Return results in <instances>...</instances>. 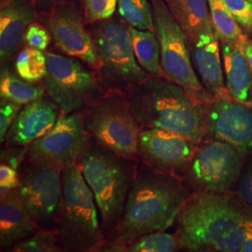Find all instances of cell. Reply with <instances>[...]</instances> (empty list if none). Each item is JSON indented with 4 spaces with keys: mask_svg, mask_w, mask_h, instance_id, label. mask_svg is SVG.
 Masks as SVG:
<instances>
[{
    "mask_svg": "<svg viewBox=\"0 0 252 252\" xmlns=\"http://www.w3.org/2000/svg\"><path fill=\"white\" fill-rule=\"evenodd\" d=\"M241 252H252V220H249L247 224L246 239L240 250Z\"/></svg>",
    "mask_w": 252,
    "mask_h": 252,
    "instance_id": "d590c367",
    "label": "cell"
},
{
    "mask_svg": "<svg viewBox=\"0 0 252 252\" xmlns=\"http://www.w3.org/2000/svg\"><path fill=\"white\" fill-rule=\"evenodd\" d=\"M90 33L99 60L95 74L105 90L126 92L149 76L136 61L129 27L108 19Z\"/></svg>",
    "mask_w": 252,
    "mask_h": 252,
    "instance_id": "52a82bcc",
    "label": "cell"
},
{
    "mask_svg": "<svg viewBox=\"0 0 252 252\" xmlns=\"http://www.w3.org/2000/svg\"><path fill=\"white\" fill-rule=\"evenodd\" d=\"M0 200V248L7 251L39 228L24 203L20 188Z\"/></svg>",
    "mask_w": 252,
    "mask_h": 252,
    "instance_id": "d6986e66",
    "label": "cell"
},
{
    "mask_svg": "<svg viewBox=\"0 0 252 252\" xmlns=\"http://www.w3.org/2000/svg\"><path fill=\"white\" fill-rule=\"evenodd\" d=\"M248 36L243 34L236 41L221 43L226 88L232 98L249 104L252 99V72L245 45Z\"/></svg>",
    "mask_w": 252,
    "mask_h": 252,
    "instance_id": "ffe728a7",
    "label": "cell"
},
{
    "mask_svg": "<svg viewBox=\"0 0 252 252\" xmlns=\"http://www.w3.org/2000/svg\"><path fill=\"white\" fill-rule=\"evenodd\" d=\"M13 252H63L54 230L38 229L26 239L15 244L10 250Z\"/></svg>",
    "mask_w": 252,
    "mask_h": 252,
    "instance_id": "83f0119b",
    "label": "cell"
},
{
    "mask_svg": "<svg viewBox=\"0 0 252 252\" xmlns=\"http://www.w3.org/2000/svg\"><path fill=\"white\" fill-rule=\"evenodd\" d=\"M220 140L242 154L252 151V107L224 96L207 107L204 140Z\"/></svg>",
    "mask_w": 252,
    "mask_h": 252,
    "instance_id": "5bb4252c",
    "label": "cell"
},
{
    "mask_svg": "<svg viewBox=\"0 0 252 252\" xmlns=\"http://www.w3.org/2000/svg\"><path fill=\"white\" fill-rule=\"evenodd\" d=\"M250 1H251V2H252V0H250Z\"/></svg>",
    "mask_w": 252,
    "mask_h": 252,
    "instance_id": "f35d334b",
    "label": "cell"
},
{
    "mask_svg": "<svg viewBox=\"0 0 252 252\" xmlns=\"http://www.w3.org/2000/svg\"><path fill=\"white\" fill-rule=\"evenodd\" d=\"M36 1H38V2H40V3H45V4H54V5H56V4L62 3V2H64V1H69V0H36Z\"/></svg>",
    "mask_w": 252,
    "mask_h": 252,
    "instance_id": "74e56055",
    "label": "cell"
},
{
    "mask_svg": "<svg viewBox=\"0 0 252 252\" xmlns=\"http://www.w3.org/2000/svg\"><path fill=\"white\" fill-rule=\"evenodd\" d=\"M172 15L193 42L203 35L216 34L207 0H163Z\"/></svg>",
    "mask_w": 252,
    "mask_h": 252,
    "instance_id": "44dd1931",
    "label": "cell"
},
{
    "mask_svg": "<svg viewBox=\"0 0 252 252\" xmlns=\"http://www.w3.org/2000/svg\"><path fill=\"white\" fill-rule=\"evenodd\" d=\"M45 55L47 74L42 81L46 94L58 105L62 113L81 111L106 91L95 71L80 59L53 52H47Z\"/></svg>",
    "mask_w": 252,
    "mask_h": 252,
    "instance_id": "9c48e42d",
    "label": "cell"
},
{
    "mask_svg": "<svg viewBox=\"0 0 252 252\" xmlns=\"http://www.w3.org/2000/svg\"><path fill=\"white\" fill-rule=\"evenodd\" d=\"M126 94L142 129L160 128L183 135L194 144L203 142L208 104L180 85L162 75H149Z\"/></svg>",
    "mask_w": 252,
    "mask_h": 252,
    "instance_id": "3957f363",
    "label": "cell"
},
{
    "mask_svg": "<svg viewBox=\"0 0 252 252\" xmlns=\"http://www.w3.org/2000/svg\"><path fill=\"white\" fill-rule=\"evenodd\" d=\"M189 46L193 66L207 93L213 98L230 96L223 81L219 38L216 34L203 35L195 41L189 42Z\"/></svg>",
    "mask_w": 252,
    "mask_h": 252,
    "instance_id": "ac0fdd59",
    "label": "cell"
},
{
    "mask_svg": "<svg viewBox=\"0 0 252 252\" xmlns=\"http://www.w3.org/2000/svg\"><path fill=\"white\" fill-rule=\"evenodd\" d=\"M27 152V146L9 147L1 152V162H5L19 170L26 161Z\"/></svg>",
    "mask_w": 252,
    "mask_h": 252,
    "instance_id": "836d02e7",
    "label": "cell"
},
{
    "mask_svg": "<svg viewBox=\"0 0 252 252\" xmlns=\"http://www.w3.org/2000/svg\"><path fill=\"white\" fill-rule=\"evenodd\" d=\"M189 195L178 176L155 171L138 162L121 221L106 239L126 252V245L135 238L169 229Z\"/></svg>",
    "mask_w": 252,
    "mask_h": 252,
    "instance_id": "6da1fadb",
    "label": "cell"
},
{
    "mask_svg": "<svg viewBox=\"0 0 252 252\" xmlns=\"http://www.w3.org/2000/svg\"><path fill=\"white\" fill-rule=\"evenodd\" d=\"M62 170L27 161L19 169L21 196L39 229L55 230L63 193Z\"/></svg>",
    "mask_w": 252,
    "mask_h": 252,
    "instance_id": "7c38bea8",
    "label": "cell"
},
{
    "mask_svg": "<svg viewBox=\"0 0 252 252\" xmlns=\"http://www.w3.org/2000/svg\"><path fill=\"white\" fill-rule=\"evenodd\" d=\"M215 33L221 43L234 42L243 35L242 28L226 9L221 0H207Z\"/></svg>",
    "mask_w": 252,
    "mask_h": 252,
    "instance_id": "cb8c5ba5",
    "label": "cell"
},
{
    "mask_svg": "<svg viewBox=\"0 0 252 252\" xmlns=\"http://www.w3.org/2000/svg\"><path fill=\"white\" fill-rule=\"evenodd\" d=\"M60 114L58 105L47 94L23 106L6 135V148L31 144L55 126Z\"/></svg>",
    "mask_w": 252,
    "mask_h": 252,
    "instance_id": "2e32d148",
    "label": "cell"
},
{
    "mask_svg": "<svg viewBox=\"0 0 252 252\" xmlns=\"http://www.w3.org/2000/svg\"><path fill=\"white\" fill-rule=\"evenodd\" d=\"M119 0H83L84 19L96 23L111 18L118 8Z\"/></svg>",
    "mask_w": 252,
    "mask_h": 252,
    "instance_id": "f1b7e54d",
    "label": "cell"
},
{
    "mask_svg": "<svg viewBox=\"0 0 252 252\" xmlns=\"http://www.w3.org/2000/svg\"><path fill=\"white\" fill-rule=\"evenodd\" d=\"M180 249L176 234L156 231L143 234L126 245V252H172Z\"/></svg>",
    "mask_w": 252,
    "mask_h": 252,
    "instance_id": "4316f807",
    "label": "cell"
},
{
    "mask_svg": "<svg viewBox=\"0 0 252 252\" xmlns=\"http://www.w3.org/2000/svg\"><path fill=\"white\" fill-rule=\"evenodd\" d=\"M46 94L45 86L39 83L25 81L18 74L11 71L7 65L1 67L0 73V96L1 99L8 100L25 106Z\"/></svg>",
    "mask_w": 252,
    "mask_h": 252,
    "instance_id": "7402d4cb",
    "label": "cell"
},
{
    "mask_svg": "<svg viewBox=\"0 0 252 252\" xmlns=\"http://www.w3.org/2000/svg\"><path fill=\"white\" fill-rule=\"evenodd\" d=\"M245 53H246V55L248 57V60H249V63H250V65H251L252 72V41H251L250 39L247 40V43L245 45ZM248 106L252 107V99L248 104Z\"/></svg>",
    "mask_w": 252,
    "mask_h": 252,
    "instance_id": "8d00e7d4",
    "label": "cell"
},
{
    "mask_svg": "<svg viewBox=\"0 0 252 252\" xmlns=\"http://www.w3.org/2000/svg\"><path fill=\"white\" fill-rule=\"evenodd\" d=\"M197 147L178 133L147 128L139 134L137 160L155 171L177 176L186 170Z\"/></svg>",
    "mask_w": 252,
    "mask_h": 252,
    "instance_id": "4fadbf2b",
    "label": "cell"
},
{
    "mask_svg": "<svg viewBox=\"0 0 252 252\" xmlns=\"http://www.w3.org/2000/svg\"><path fill=\"white\" fill-rule=\"evenodd\" d=\"M21 186V176L17 169L5 162L0 164V189H17Z\"/></svg>",
    "mask_w": 252,
    "mask_h": 252,
    "instance_id": "d6a6232c",
    "label": "cell"
},
{
    "mask_svg": "<svg viewBox=\"0 0 252 252\" xmlns=\"http://www.w3.org/2000/svg\"><path fill=\"white\" fill-rule=\"evenodd\" d=\"M46 27L63 54L80 59L94 71L98 69L99 60L93 37L75 5L68 2L54 5L47 15Z\"/></svg>",
    "mask_w": 252,
    "mask_h": 252,
    "instance_id": "9a60e30c",
    "label": "cell"
},
{
    "mask_svg": "<svg viewBox=\"0 0 252 252\" xmlns=\"http://www.w3.org/2000/svg\"><path fill=\"white\" fill-rule=\"evenodd\" d=\"M52 34L42 26L31 24L26 32L25 40L29 47L39 51H45L52 39Z\"/></svg>",
    "mask_w": 252,
    "mask_h": 252,
    "instance_id": "1f68e13d",
    "label": "cell"
},
{
    "mask_svg": "<svg viewBox=\"0 0 252 252\" xmlns=\"http://www.w3.org/2000/svg\"><path fill=\"white\" fill-rule=\"evenodd\" d=\"M129 29L137 63L149 75H162L161 47L155 33L130 26Z\"/></svg>",
    "mask_w": 252,
    "mask_h": 252,
    "instance_id": "603a6c76",
    "label": "cell"
},
{
    "mask_svg": "<svg viewBox=\"0 0 252 252\" xmlns=\"http://www.w3.org/2000/svg\"><path fill=\"white\" fill-rule=\"evenodd\" d=\"M23 106L10 102L8 100L1 99L0 102V141L4 143L6 135L9 128L17 117L19 111Z\"/></svg>",
    "mask_w": 252,
    "mask_h": 252,
    "instance_id": "4dcf8cb0",
    "label": "cell"
},
{
    "mask_svg": "<svg viewBox=\"0 0 252 252\" xmlns=\"http://www.w3.org/2000/svg\"><path fill=\"white\" fill-rule=\"evenodd\" d=\"M242 155L232 145L220 140H207L197 147L183 172L184 180L195 191L226 192L239 180Z\"/></svg>",
    "mask_w": 252,
    "mask_h": 252,
    "instance_id": "30bf717a",
    "label": "cell"
},
{
    "mask_svg": "<svg viewBox=\"0 0 252 252\" xmlns=\"http://www.w3.org/2000/svg\"><path fill=\"white\" fill-rule=\"evenodd\" d=\"M92 141L82 110L60 114L55 126L27 146L26 161L45 166H64L79 162Z\"/></svg>",
    "mask_w": 252,
    "mask_h": 252,
    "instance_id": "8fae6325",
    "label": "cell"
},
{
    "mask_svg": "<svg viewBox=\"0 0 252 252\" xmlns=\"http://www.w3.org/2000/svg\"><path fill=\"white\" fill-rule=\"evenodd\" d=\"M234 20L247 32L252 33V2L250 0H221Z\"/></svg>",
    "mask_w": 252,
    "mask_h": 252,
    "instance_id": "f546056e",
    "label": "cell"
},
{
    "mask_svg": "<svg viewBox=\"0 0 252 252\" xmlns=\"http://www.w3.org/2000/svg\"><path fill=\"white\" fill-rule=\"evenodd\" d=\"M33 0H9L0 11V57L2 63L17 53L28 27L35 22Z\"/></svg>",
    "mask_w": 252,
    "mask_h": 252,
    "instance_id": "e0dca14e",
    "label": "cell"
},
{
    "mask_svg": "<svg viewBox=\"0 0 252 252\" xmlns=\"http://www.w3.org/2000/svg\"><path fill=\"white\" fill-rule=\"evenodd\" d=\"M154 33L161 47L162 75L195 98L209 104L214 99L197 77L191 62L188 36L163 0H151Z\"/></svg>",
    "mask_w": 252,
    "mask_h": 252,
    "instance_id": "ba28073f",
    "label": "cell"
},
{
    "mask_svg": "<svg viewBox=\"0 0 252 252\" xmlns=\"http://www.w3.org/2000/svg\"><path fill=\"white\" fill-rule=\"evenodd\" d=\"M83 123L93 140L115 153L137 160L142 130L126 92L105 91L82 109Z\"/></svg>",
    "mask_w": 252,
    "mask_h": 252,
    "instance_id": "8992f818",
    "label": "cell"
},
{
    "mask_svg": "<svg viewBox=\"0 0 252 252\" xmlns=\"http://www.w3.org/2000/svg\"><path fill=\"white\" fill-rule=\"evenodd\" d=\"M118 11L130 27L154 32L151 0H119Z\"/></svg>",
    "mask_w": 252,
    "mask_h": 252,
    "instance_id": "484cf974",
    "label": "cell"
},
{
    "mask_svg": "<svg viewBox=\"0 0 252 252\" xmlns=\"http://www.w3.org/2000/svg\"><path fill=\"white\" fill-rule=\"evenodd\" d=\"M238 194L242 201L252 206V168L246 172L240 180Z\"/></svg>",
    "mask_w": 252,
    "mask_h": 252,
    "instance_id": "e575fe53",
    "label": "cell"
},
{
    "mask_svg": "<svg viewBox=\"0 0 252 252\" xmlns=\"http://www.w3.org/2000/svg\"><path fill=\"white\" fill-rule=\"evenodd\" d=\"M139 161L120 155L92 139L78 164L99 212L105 239L117 228Z\"/></svg>",
    "mask_w": 252,
    "mask_h": 252,
    "instance_id": "277c9868",
    "label": "cell"
},
{
    "mask_svg": "<svg viewBox=\"0 0 252 252\" xmlns=\"http://www.w3.org/2000/svg\"><path fill=\"white\" fill-rule=\"evenodd\" d=\"M62 202L55 233L64 252H97L105 236L94 194L78 162L62 170Z\"/></svg>",
    "mask_w": 252,
    "mask_h": 252,
    "instance_id": "5b68a950",
    "label": "cell"
},
{
    "mask_svg": "<svg viewBox=\"0 0 252 252\" xmlns=\"http://www.w3.org/2000/svg\"><path fill=\"white\" fill-rule=\"evenodd\" d=\"M250 219L220 192L195 191L177 218L180 249L189 252H240Z\"/></svg>",
    "mask_w": 252,
    "mask_h": 252,
    "instance_id": "7a4b0ae2",
    "label": "cell"
},
{
    "mask_svg": "<svg viewBox=\"0 0 252 252\" xmlns=\"http://www.w3.org/2000/svg\"><path fill=\"white\" fill-rule=\"evenodd\" d=\"M15 71L25 81L38 83L47 74V59L42 51L26 47L19 53L15 60Z\"/></svg>",
    "mask_w": 252,
    "mask_h": 252,
    "instance_id": "d4e9b609",
    "label": "cell"
}]
</instances>
